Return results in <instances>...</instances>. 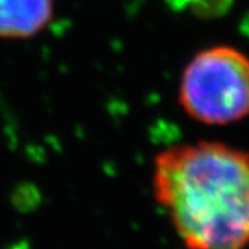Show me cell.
<instances>
[{"mask_svg":"<svg viewBox=\"0 0 249 249\" xmlns=\"http://www.w3.org/2000/svg\"><path fill=\"white\" fill-rule=\"evenodd\" d=\"M153 195L188 249L249 246V153L198 141L162 150Z\"/></svg>","mask_w":249,"mask_h":249,"instance_id":"1","label":"cell"},{"mask_svg":"<svg viewBox=\"0 0 249 249\" xmlns=\"http://www.w3.org/2000/svg\"><path fill=\"white\" fill-rule=\"evenodd\" d=\"M179 102L185 113L206 124H228L249 114V59L218 45L195 56L183 71Z\"/></svg>","mask_w":249,"mask_h":249,"instance_id":"2","label":"cell"},{"mask_svg":"<svg viewBox=\"0 0 249 249\" xmlns=\"http://www.w3.org/2000/svg\"><path fill=\"white\" fill-rule=\"evenodd\" d=\"M53 9V0H0V38L35 36L51 21Z\"/></svg>","mask_w":249,"mask_h":249,"instance_id":"3","label":"cell"}]
</instances>
